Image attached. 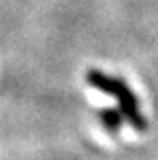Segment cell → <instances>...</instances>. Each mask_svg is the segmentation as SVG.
Listing matches in <instances>:
<instances>
[{
	"label": "cell",
	"instance_id": "cell-1",
	"mask_svg": "<svg viewBox=\"0 0 158 160\" xmlns=\"http://www.w3.org/2000/svg\"><path fill=\"white\" fill-rule=\"evenodd\" d=\"M86 81H88V85H92L99 92H105L107 96L116 99L118 109L123 112L127 123H131L136 131L147 129V122H145V116L140 111L138 98L129 88V85L123 79L111 76V74H105L101 70H90V72H86Z\"/></svg>",
	"mask_w": 158,
	"mask_h": 160
},
{
	"label": "cell",
	"instance_id": "cell-2",
	"mask_svg": "<svg viewBox=\"0 0 158 160\" xmlns=\"http://www.w3.org/2000/svg\"><path fill=\"white\" fill-rule=\"evenodd\" d=\"M97 116H99L101 125L107 129L109 132H118L121 129V125H123V122H127L123 112L120 111L118 107L116 109H103V111H99Z\"/></svg>",
	"mask_w": 158,
	"mask_h": 160
}]
</instances>
